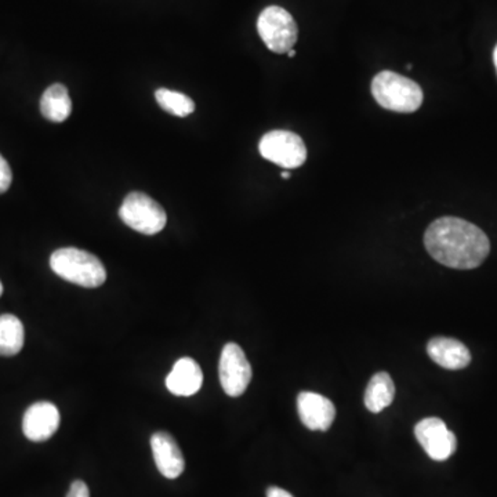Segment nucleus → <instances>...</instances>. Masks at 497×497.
Masks as SVG:
<instances>
[{
  "instance_id": "1",
  "label": "nucleus",
  "mask_w": 497,
  "mask_h": 497,
  "mask_svg": "<svg viewBox=\"0 0 497 497\" xmlns=\"http://www.w3.org/2000/svg\"><path fill=\"white\" fill-rule=\"evenodd\" d=\"M424 245L434 260L454 269L477 268L491 252L485 232L457 217H443L431 223Z\"/></svg>"
},
{
  "instance_id": "2",
  "label": "nucleus",
  "mask_w": 497,
  "mask_h": 497,
  "mask_svg": "<svg viewBox=\"0 0 497 497\" xmlns=\"http://www.w3.org/2000/svg\"><path fill=\"white\" fill-rule=\"evenodd\" d=\"M53 271L71 284L99 287L107 281V271L99 258L76 248H58L50 258Z\"/></svg>"
},
{
  "instance_id": "3",
  "label": "nucleus",
  "mask_w": 497,
  "mask_h": 497,
  "mask_svg": "<svg viewBox=\"0 0 497 497\" xmlns=\"http://www.w3.org/2000/svg\"><path fill=\"white\" fill-rule=\"evenodd\" d=\"M372 94L380 107L399 113L416 112L424 97L416 82L391 71H383L373 78Z\"/></svg>"
},
{
  "instance_id": "4",
  "label": "nucleus",
  "mask_w": 497,
  "mask_h": 497,
  "mask_svg": "<svg viewBox=\"0 0 497 497\" xmlns=\"http://www.w3.org/2000/svg\"><path fill=\"white\" fill-rule=\"evenodd\" d=\"M119 216L126 226L144 235H157L168 223L165 209L142 192H132L124 198Z\"/></svg>"
},
{
  "instance_id": "5",
  "label": "nucleus",
  "mask_w": 497,
  "mask_h": 497,
  "mask_svg": "<svg viewBox=\"0 0 497 497\" xmlns=\"http://www.w3.org/2000/svg\"><path fill=\"white\" fill-rule=\"evenodd\" d=\"M258 31L261 41L277 54L289 52L297 42L298 29L295 18L279 6H269L261 12Z\"/></svg>"
},
{
  "instance_id": "6",
  "label": "nucleus",
  "mask_w": 497,
  "mask_h": 497,
  "mask_svg": "<svg viewBox=\"0 0 497 497\" xmlns=\"http://www.w3.org/2000/svg\"><path fill=\"white\" fill-rule=\"evenodd\" d=\"M261 157L284 169L300 168L307 160V148L298 134L272 131L258 144Z\"/></svg>"
},
{
  "instance_id": "7",
  "label": "nucleus",
  "mask_w": 497,
  "mask_h": 497,
  "mask_svg": "<svg viewBox=\"0 0 497 497\" xmlns=\"http://www.w3.org/2000/svg\"><path fill=\"white\" fill-rule=\"evenodd\" d=\"M224 393L232 398L242 395L252 380V366L237 343L224 346L219 365Z\"/></svg>"
},
{
  "instance_id": "8",
  "label": "nucleus",
  "mask_w": 497,
  "mask_h": 497,
  "mask_svg": "<svg viewBox=\"0 0 497 497\" xmlns=\"http://www.w3.org/2000/svg\"><path fill=\"white\" fill-rule=\"evenodd\" d=\"M414 435L428 457L435 462H445L456 452V435L438 417L420 420L414 427Z\"/></svg>"
},
{
  "instance_id": "9",
  "label": "nucleus",
  "mask_w": 497,
  "mask_h": 497,
  "mask_svg": "<svg viewBox=\"0 0 497 497\" xmlns=\"http://www.w3.org/2000/svg\"><path fill=\"white\" fill-rule=\"evenodd\" d=\"M60 420V412L52 402H36L24 414L23 431L29 441L44 443L54 435Z\"/></svg>"
},
{
  "instance_id": "10",
  "label": "nucleus",
  "mask_w": 497,
  "mask_h": 497,
  "mask_svg": "<svg viewBox=\"0 0 497 497\" xmlns=\"http://www.w3.org/2000/svg\"><path fill=\"white\" fill-rule=\"evenodd\" d=\"M297 412L301 422L308 430L327 431L335 422V405L321 394L309 391L298 394Z\"/></svg>"
},
{
  "instance_id": "11",
  "label": "nucleus",
  "mask_w": 497,
  "mask_h": 497,
  "mask_svg": "<svg viewBox=\"0 0 497 497\" xmlns=\"http://www.w3.org/2000/svg\"><path fill=\"white\" fill-rule=\"evenodd\" d=\"M151 449L158 470L168 480H176L185 469L181 449L171 434L158 431L151 437Z\"/></svg>"
},
{
  "instance_id": "12",
  "label": "nucleus",
  "mask_w": 497,
  "mask_h": 497,
  "mask_svg": "<svg viewBox=\"0 0 497 497\" xmlns=\"http://www.w3.org/2000/svg\"><path fill=\"white\" fill-rule=\"evenodd\" d=\"M428 356L443 369L460 370L469 366L472 354L456 338L434 337L428 341Z\"/></svg>"
},
{
  "instance_id": "13",
  "label": "nucleus",
  "mask_w": 497,
  "mask_h": 497,
  "mask_svg": "<svg viewBox=\"0 0 497 497\" xmlns=\"http://www.w3.org/2000/svg\"><path fill=\"white\" fill-rule=\"evenodd\" d=\"M203 373L192 358H181L166 377V387L173 395L191 396L202 387Z\"/></svg>"
},
{
  "instance_id": "14",
  "label": "nucleus",
  "mask_w": 497,
  "mask_h": 497,
  "mask_svg": "<svg viewBox=\"0 0 497 497\" xmlns=\"http://www.w3.org/2000/svg\"><path fill=\"white\" fill-rule=\"evenodd\" d=\"M41 112L47 121L61 123L73 112V102L64 84L55 83L47 87L41 99Z\"/></svg>"
},
{
  "instance_id": "15",
  "label": "nucleus",
  "mask_w": 497,
  "mask_h": 497,
  "mask_svg": "<svg viewBox=\"0 0 497 497\" xmlns=\"http://www.w3.org/2000/svg\"><path fill=\"white\" fill-rule=\"evenodd\" d=\"M394 396H395V385L390 375L385 372L376 373L370 379L365 391V406L372 414H380L393 404Z\"/></svg>"
},
{
  "instance_id": "16",
  "label": "nucleus",
  "mask_w": 497,
  "mask_h": 497,
  "mask_svg": "<svg viewBox=\"0 0 497 497\" xmlns=\"http://www.w3.org/2000/svg\"><path fill=\"white\" fill-rule=\"evenodd\" d=\"M24 347L23 322L17 317L0 316V356H17Z\"/></svg>"
},
{
  "instance_id": "17",
  "label": "nucleus",
  "mask_w": 497,
  "mask_h": 497,
  "mask_svg": "<svg viewBox=\"0 0 497 497\" xmlns=\"http://www.w3.org/2000/svg\"><path fill=\"white\" fill-rule=\"evenodd\" d=\"M155 99L163 111L171 115L179 116V118L191 115L195 111V102L189 96H185L182 93L173 92V90H157Z\"/></svg>"
},
{
  "instance_id": "18",
  "label": "nucleus",
  "mask_w": 497,
  "mask_h": 497,
  "mask_svg": "<svg viewBox=\"0 0 497 497\" xmlns=\"http://www.w3.org/2000/svg\"><path fill=\"white\" fill-rule=\"evenodd\" d=\"M13 181L12 169L9 163L0 155V194H5L10 189Z\"/></svg>"
},
{
  "instance_id": "19",
  "label": "nucleus",
  "mask_w": 497,
  "mask_h": 497,
  "mask_svg": "<svg viewBox=\"0 0 497 497\" xmlns=\"http://www.w3.org/2000/svg\"><path fill=\"white\" fill-rule=\"evenodd\" d=\"M67 497H90L89 488L83 481H73Z\"/></svg>"
},
{
  "instance_id": "20",
  "label": "nucleus",
  "mask_w": 497,
  "mask_h": 497,
  "mask_svg": "<svg viewBox=\"0 0 497 497\" xmlns=\"http://www.w3.org/2000/svg\"><path fill=\"white\" fill-rule=\"evenodd\" d=\"M267 497H293L292 493L285 491V489L278 488V486H271L267 491Z\"/></svg>"
},
{
  "instance_id": "21",
  "label": "nucleus",
  "mask_w": 497,
  "mask_h": 497,
  "mask_svg": "<svg viewBox=\"0 0 497 497\" xmlns=\"http://www.w3.org/2000/svg\"><path fill=\"white\" fill-rule=\"evenodd\" d=\"M493 61H494V67H496V71H497V46H496V49H494Z\"/></svg>"
},
{
  "instance_id": "22",
  "label": "nucleus",
  "mask_w": 497,
  "mask_h": 497,
  "mask_svg": "<svg viewBox=\"0 0 497 497\" xmlns=\"http://www.w3.org/2000/svg\"><path fill=\"white\" fill-rule=\"evenodd\" d=\"M282 179H284V180H289V179H290V173H289V171H284V173H282Z\"/></svg>"
},
{
  "instance_id": "23",
  "label": "nucleus",
  "mask_w": 497,
  "mask_h": 497,
  "mask_svg": "<svg viewBox=\"0 0 497 497\" xmlns=\"http://www.w3.org/2000/svg\"><path fill=\"white\" fill-rule=\"evenodd\" d=\"M287 55H289L290 58L295 57V55H296L295 50H293V49L289 50V52H287Z\"/></svg>"
},
{
  "instance_id": "24",
  "label": "nucleus",
  "mask_w": 497,
  "mask_h": 497,
  "mask_svg": "<svg viewBox=\"0 0 497 497\" xmlns=\"http://www.w3.org/2000/svg\"><path fill=\"white\" fill-rule=\"evenodd\" d=\"M2 293H4V285L0 282V296H2Z\"/></svg>"
}]
</instances>
